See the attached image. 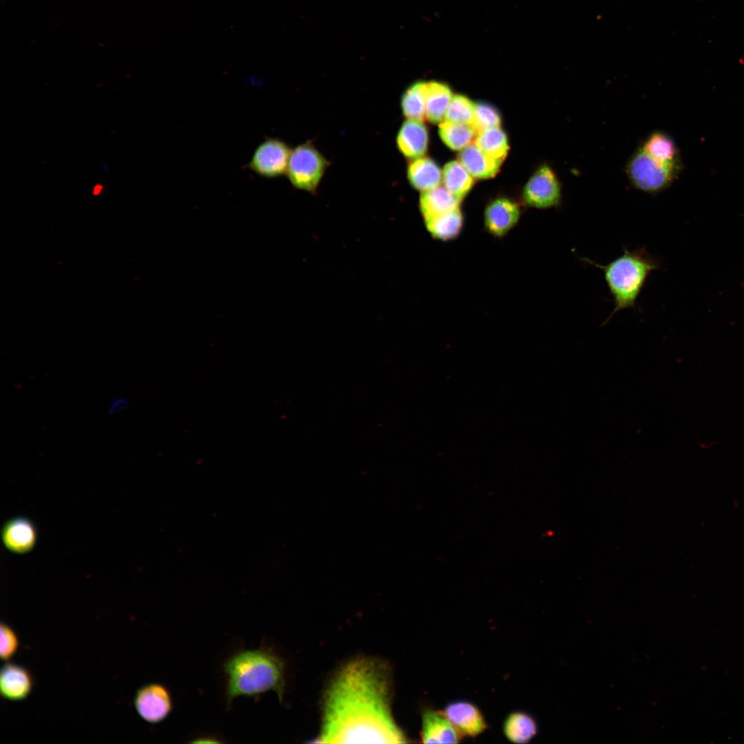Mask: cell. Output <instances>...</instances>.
<instances>
[{"mask_svg": "<svg viewBox=\"0 0 744 744\" xmlns=\"http://www.w3.org/2000/svg\"><path fill=\"white\" fill-rule=\"evenodd\" d=\"M578 258L583 262L601 269L613 298L614 309L603 325L616 313L626 309H634L650 275L660 268V262L644 247L632 250L625 248L622 255L606 265L586 258Z\"/></svg>", "mask_w": 744, "mask_h": 744, "instance_id": "3", "label": "cell"}, {"mask_svg": "<svg viewBox=\"0 0 744 744\" xmlns=\"http://www.w3.org/2000/svg\"><path fill=\"white\" fill-rule=\"evenodd\" d=\"M506 738L512 743L523 744L530 742L537 733L535 719L523 711L509 713L502 724Z\"/></svg>", "mask_w": 744, "mask_h": 744, "instance_id": "19", "label": "cell"}, {"mask_svg": "<svg viewBox=\"0 0 744 744\" xmlns=\"http://www.w3.org/2000/svg\"><path fill=\"white\" fill-rule=\"evenodd\" d=\"M133 703L138 716L152 724L165 721L173 709L169 690L158 683H149L139 688L134 695Z\"/></svg>", "mask_w": 744, "mask_h": 744, "instance_id": "8", "label": "cell"}, {"mask_svg": "<svg viewBox=\"0 0 744 744\" xmlns=\"http://www.w3.org/2000/svg\"><path fill=\"white\" fill-rule=\"evenodd\" d=\"M428 130L423 121L406 119L396 137V145L404 156L415 159L423 156L427 150Z\"/></svg>", "mask_w": 744, "mask_h": 744, "instance_id": "14", "label": "cell"}, {"mask_svg": "<svg viewBox=\"0 0 744 744\" xmlns=\"http://www.w3.org/2000/svg\"><path fill=\"white\" fill-rule=\"evenodd\" d=\"M407 178L413 188L422 192L440 185L442 173L435 161L422 156L409 162Z\"/></svg>", "mask_w": 744, "mask_h": 744, "instance_id": "15", "label": "cell"}, {"mask_svg": "<svg viewBox=\"0 0 744 744\" xmlns=\"http://www.w3.org/2000/svg\"><path fill=\"white\" fill-rule=\"evenodd\" d=\"M329 165L314 145L307 142L291 150L286 173L293 187L315 192Z\"/></svg>", "mask_w": 744, "mask_h": 744, "instance_id": "5", "label": "cell"}, {"mask_svg": "<svg viewBox=\"0 0 744 744\" xmlns=\"http://www.w3.org/2000/svg\"><path fill=\"white\" fill-rule=\"evenodd\" d=\"M458 158L473 178L480 179L494 176L502 162L486 155L475 143L462 149Z\"/></svg>", "mask_w": 744, "mask_h": 744, "instance_id": "16", "label": "cell"}, {"mask_svg": "<svg viewBox=\"0 0 744 744\" xmlns=\"http://www.w3.org/2000/svg\"><path fill=\"white\" fill-rule=\"evenodd\" d=\"M291 150L276 138H267L255 149L247 167L259 176L271 178L287 172Z\"/></svg>", "mask_w": 744, "mask_h": 744, "instance_id": "7", "label": "cell"}, {"mask_svg": "<svg viewBox=\"0 0 744 744\" xmlns=\"http://www.w3.org/2000/svg\"><path fill=\"white\" fill-rule=\"evenodd\" d=\"M639 146L647 153L663 161L681 160L673 138L663 131L655 130L651 132Z\"/></svg>", "mask_w": 744, "mask_h": 744, "instance_id": "22", "label": "cell"}, {"mask_svg": "<svg viewBox=\"0 0 744 744\" xmlns=\"http://www.w3.org/2000/svg\"><path fill=\"white\" fill-rule=\"evenodd\" d=\"M443 186L460 202L473 184V177L459 161H452L442 170Z\"/></svg>", "mask_w": 744, "mask_h": 744, "instance_id": "21", "label": "cell"}, {"mask_svg": "<svg viewBox=\"0 0 744 744\" xmlns=\"http://www.w3.org/2000/svg\"><path fill=\"white\" fill-rule=\"evenodd\" d=\"M462 737L443 711L431 707L422 711L420 738L423 743H458Z\"/></svg>", "mask_w": 744, "mask_h": 744, "instance_id": "11", "label": "cell"}, {"mask_svg": "<svg viewBox=\"0 0 744 744\" xmlns=\"http://www.w3.org/2000/svg\"><path fill=\"white\" fill-rule=\"evenodd\" d=\"M33 688V679L24 667L7 662L1 669L0 692L3 698L12 701H23Z\"/></svg>", "mask_w": 744, "mask_h": 744, "instance_id": "13", "label": "cell"}, {"mask_svg": "<svg viewBox=\"0 0 744 744\" xmlns=\"http://www.w3.org/2000/svg\"><path fill=\"white\" fill-rule=\"evenodd\" d=\"M475 107V104L466 96L455 94L451 100L444 120L472 125Z\"/></svg>", "mask_w": 744, "mask_h": 744, "instance_id": "26", "label": "cell"}, {"mask_svg": "<svg viewBox=\"0 0 744 744\" xmlns=\"http://www.w3.org/2000/svg\"><path fill=\"white\" fill-rule=\"evenodd\" d=\"M1 539L10 552L22 555L32 551L37 541V530L28 518L17 517L10 519L1 528Z\"/></svg>", "mask_w": 744, "mask_h": 744, "instance_id": "12", "label": "cell"}, {"mask_svg": "<svg viewBox=\"0 0 744 744\" xmlns=\"http://www.w3.org/2000/svg\"><path fill=\"white\" fill-rule=\"evenodd\" d=\"M0 632V657L3 661H8L18 650L19 638L14 630L6 623H1Z\"/></svg>", "mask_w": 744, "mask_h": 744, "instance_id": "28", "label": "cell"}, {"mask_svg": "<svg viewBox=\"0 0 744 744\" xmlns=\"http://www.w3.org/2000/svg\"><path fill=\"white\" fill-rule=\"evenodd\" d=\"M424 221L427 231L433 238L442 241H449L455 239L461 234L464 218L459 207Z\"/></svg>", "mask_w": 744, "mask_h": 744, "instance_id": "18", "label": "cell"}, {"mask_svg": "<svg viewBox=\"0 0 744 744\" xmlns=\"http://www.w3.org/2000/svg\"><path fill=\"white\" fill-rule=\"evenodd\" d=\"M439 133L448 147L454 150H461L472 143L477 132L470 124L443 120L440 123Z\"/></svg>", "mask_w": 744, "mask_h": 744, "instance_id": "25", "label": "cell"}, {"mask_svg": "<svg viewBox=\"0 0 744 744\" xmlns=\"http://www.w3.org/2000/svg\"><path fill=\"white\" fill-rule=\"evenodd\" d=\"M453 97L450 87L445 83L431 81L426 86V117L431 123H441Z\"/></svg>", "mask_w": 744, "mask_h": 744, "instance_id": "20", "label": "cell"}, {"mask_svg": "<svg viewBox=\"0 0 744 744\" xmlns=\"http://www.w3.org/2000/svg\"><path fill=\"white\" fill-rule=\"evenodd\" d=\"M226 674L227 706L238 696L254 697L268 691L282 701L286 668L283 660L273 650L261 648L241 650L224 662Z\"/></svg>", "mask_w": 744, "mask_h": 744, "instance_id": "2", "label": "cell"}, {"mask_svg": "<svg viewBox=\"0 0 744 744\" xmlns=\"http://www.w3.org/2000/svg\"><path fill=\"white\" fill-rule=\"evenodd\" d=\"M521 215V206L515 200L506 196L497 197L484 209V229L492 236L502 238L517 225Z\"/></svg>", "mask_w": 744, "mask_h": 744, "instance_id": "9", "label": "cell"}, {"mask_svg": "<svg viewBox=\"0 0 744 744\" xmlns=\"http://www.w3.org/2000/svg\"><path fill=\"white\" fill-rule=\"evenodd\" d=\"M501 118L495 107L484 103L475 104L473 127L477 132L483 130L499 127Z\"/></svg>", "mask_w": 744, "mask_h": 744, "instance_id": "27", "label": "cell"}, {"mask_svg": "<svg viewBox=\"0 0 744 744\" xmlns=\"http://www.w3.org/2000/svg\"><path fill=\"white\" fill-rule=\"evenodd\" d=\"M460 201L444 186L422 192L419 207L424 220L437 216L459 207Z\"/></svg>", "mask_w": 744, "mask_h": 744, "instance_id": "17", "label": "cell"}, {"mask_svg": "<svg viewBox=\"0 0 744 744\" xmlns=\"http://www.w3.org/2000/svg\"><path fill=\"white\" fill-rule=\"evenodd\" d=\"M443 712L462 736H477L488 727L482 711L468 701H451L445 706Z\"/></svg>", "mask_w": 744, "mask_h": 744, "instance_id": "10", "label": "cell"}, {"mask_svg": "<svg viewBox=\"0 0 744 744\" xmlns=\"http://www.w3.org/2000/svg\"><path fill=\"white\" fill-rule=\"evenodd\" d=\"M391 675L380 659L360 657L345 663L322 701L321 743H402L407 736L391 709Z\"/></svg>", "mask_w": 744, "mask_h": 744, "instance_id": "1", "label": "cell"}, {"mask_svg": "<svg viewBox=\"0 0 744 744\" xmlns=\"http://www.w3.org/2000/svg\"><path fill=\"white\" fill-rule=\"evenodd\" d=\"M474 143L486 155L500 161L505 158L508 149L506 135L499 127L478 132Z\"/></svg>", "mask_w": 744, "mask_h": 744, "instance_id": "23", "label": "cell"}, {"mask_svg": "<svg viewBox=\"0 0 744 744\" xmlns=\"http://www.w3.org/2000/svg\"><path fill=\"white\" fill-rule=\"evenodd\" d=\"M426 82L417 81L409 85L402 95L400 105L407 119L423 121L426 117Z\"/></svg>", "mask_w": 744, "mask_h": 744, "instance_id": "24", "label": "cell"}, {"mask_svg": "<svg viewBox=\"0 0 744 744\" xmlns=\"http://www.w3.org/2000/svg\"><path fill=\"white\" fill-rule=\"evenodd\" d=\"M521 196L524 203L529 207L539 209H559L563 204L562 185L552 168L544 163L526 183Z\"/></svg>", "mask_w": 744, "mask_h": 744, "instance_id": "6", "label": "cell"}, {"mask_svg": "<svg viewBox=\"0 0 744 744\" xmlns=\"http://www.w3.org/2000/svg\"><path fill=\"white\" fill-rule=\"evenodd\" d=\"M127 402L124 398H116L112 403L110 406V411L111 413H116L122 411L127 408Z\"/></svg>", "mask_w": 744, "mask_h": 744, "instance_id": "29", "label": "cell"}, {"mask_svg": "<svg viewBox=\"0 0 744 744\" xmlns=\"http://www.w3.org/2000/svg\"><path fill=\"white\" fill-rule=\"evenodd\" d=\"M682 169V160L663 161L647 153L639 146L629 157L625 172L634 188L656 195L670 187Z\"/></svg>", "mask_w": 744, "mask_h": 744, "instance_id": "4", "label": "cell"}]
</instances>
